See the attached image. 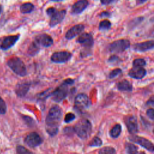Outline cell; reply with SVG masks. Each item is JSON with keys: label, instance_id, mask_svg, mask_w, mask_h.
Instances as JSON below:
<instances>
[{"label": "cell", "instance_id": "cell-1", "mask_svg": "<svg viewBox=\"0 0 154 154\" xmlns=\"http://www.w3.org/2000/svg\"><path fill=\"white\" fill-rule=\"evenodd\" d=\"M62 117L61 108L55 105L52 106L46 118V131L51 136H55L58 132Z\"/></svg>", "mask_w": 154, "mask_h": 154}, {"label": "cell", "instance_id": "cell-2", "mask_svg": "<svg viewBox=\"0 0 154 154\" xmlns=\"http://www.w3.org/2000/svg\"><path fill=\"white\" fill-rule=\"evenodd\" d=\"M74 81L72 79H66L60 86L54 91L50 93L49 96H51L52 100L56 102H60L64 99L68 93V85L73 84Z\"/></svg>", "mask_w": 154, "mask_h": 154}, {"label": "cell", "instance_id": "cell-3", "mask_svg": "<svg viewBox=\"0 0 154 154\" xmlns=\"http://www.w3.org/2000/svg\"><path fill=\"white\" fill-rule=\"evenodd\" d=\"M74 131L81 139L88 138L91 134L92 128L90 122L85 119H81L74 126Z\"/></svg>", "mask_w": 154, "mask_h": 154}, {"label": "cell", "instance_id": "cell-4", "mask_svg": "<svg viewBox=\"0 0 154 154\" xmlns=\"http://www.w3.org/2000/svg\"><path fill=\"white\" fill-rule=\"evenodd\" d=\"M7 65L16 75L20 76H25L27 73L25 64L18 57H13L9 59Z\"/></svg>", "mask_w": 154, "mask_h": 154}, {"label": "cell", "instance_id": "cell-5", "mask_svg": "<svg viewBox=\"0 0 154 154\" xmlns=\"http://www.w3.org/2000/svg\"><path fill=\"white\" fill-rule=\"evenodd\" d=\"M130 46V42L127 39H120L111 43L108 49L111 52L120 53L122 52Z\"/></svg>", "mask_w": 154, "mask_h": 154}, {"label": "cell", "instance_id": "cell-6", "mask_svg": "<svg viewBox=\"0 0 154 154\" xmlns=\"http://www.w3.org/2000/svg\"><path fill=\"white\" fill-rule=\"evenodd\" d=\"M129 140L132 142H134L140 145L141 146H142L143 147L145 148L146 149L151 152H153L154 151V146L153 143L150 141L148 140L145 138L135 135L134 134H133L131 136L129 137Z\"/></svg>", "mask_w": 154, "mask_h": 154}, {"label": "cell", "instance_id": "cell-7", "mask_svg": "<svg viewBox=\"0 0 154 154\" xmlns=\"http://www.w3.org/2000/svg\"><path fill=\"white\" fill-rule=\"evenodd\" d=\"M75 107L79 110L82 111L89 107L90 102L88 97L85 94L80 93L78 94L75 99Z\"/></svg>", "mask_w": 154, "mask_h": 154}, {"label": "cell", "instance_id": "cell-8", "mask_svg": "<svg viewBox=\"0 0 154 154\" xmlns=\"http://www.w3.org/2000/svg\"><path fill=\"white\" fill-rule=\"evenodd\" d=\"M43 142L41 137L37 132H31L25 138V144L31 147H35L40 145Z\"/></svg>", "mask_w": 154, "mask_h": 154}, {"label": "cell", "instance_id": "cell-9", "mask_svg": "<svg viewBox=\"0 0 154 154\" xmlns=\"http://www.w3.org/2000/svg\"><path fill=\"white\" fill-rule=\"evenodd\" d=\"M71 57V53L67 51H60L54 52L51 55V60L55 63H63L69 61Z\"/></svg>", "mask_w": 154, "mask_h": 154}, {"label": "cell", "instance_id": "cell-10", "mask_svg": "<svg viewBox=\"0 0 154 154\" xmlns=\"http://www.w3.org/2000/svg\"><path fill=\"white\" fill-rule=\"evenodd\" d=\"M125 125L129 133L135 134L138 131V124L137 119L134 116H129L125 119Z\"/></svg>", "mask_w": 154, "mask_h": 154}, {"label": "cell", "instance_id": "cell-11", "mask_svg": "<svg viewBox=\"0 0 154 154\" xmlns=\"http://www.w3.org/2000/svg\"><path fill=\"white\" fill-rule=\"evenodd\" d=\"M66 14V11L64 10L60 11H55L50 17L51 20L49 22V25L51 27H54L57 25L61 23L64 19Z\"/></svg>", "mask_w": 154, "mask_h": 154}, {"label": "cell", "instance_id": "cell-12", "mask_svg": "<svg viewBox=\"0 0 154 154\" xmlns=\"http://www.w3.org/2000/svg\"><path fill=\"white\" fill-rule=\"evenodd\" d=\"M35 42L39 46L41 45L44 47H49L54 43L52 38L46 34H41L38 35L35 38Z\"/></svg>", "mask_w": 154, "mask_h": 154}, {"label": "cell", "instance_id": "cell-13", "mask_svg": "<svg viewBox=\"0 0 154 154\" xmlns=\"http://www.w3.org/2000/svg\"><path fill=\"white\" fill-rule=\"evenodd\" d=\"M77 42L82 46L89 48H91L94 43L93 35L90 33H84L81 34L77 39Z\"/></svg>", "mask_w": 154, "mask_h": 154}, {"label": "cell", "instance_id": "cell-14", "mask_svg": "<svg viewBox=\"0 0 154 154\" xmlns=\"http://www.w3.org/2000/svg\"><path fill=\"white\" fill-rule=\"evenodd\" d=\"M146 75V70L143 67H133L129 72L128 75L132 78L140 79Z\"/></svg>", "mask_w": 154, "mask_h": 154}, {"label": "cell", "instance_id": "cell-15", "mask_svg": "<svg viewBox=\"0 0 154 154\" xmlns=\"http://www.w3.org/2000/svg\"><path fill=\"white\" fill-rule=\"evenodd\" d=\"M88 5V1L87 0H79L72 6L71 13L73 14H79L81 13Z\"/></svg>", "mask_w": 154, "mask_h": 154}, {"label": "cell", "instance_id": "cell-16", "mask_svg": "<svg viewBox=\"0 0 154 154\" xmlns=\"http://www.w3.org/2000/svg\"><path fill=\"white\" fill-rule=\"evenodd\" d=\"M19 36V35H10L5 37L1 45V48L3 50L8 49L11 47H12L18 40Z\"/></svg>", "mask_w": 154, "mask_h": 154}, {"label": "cell", "instance_id": "cell-17", "mask_svg": "<svg viewBox=\"0 0 154 154\" xmlns=\"http://www.w3.org/2000/svg\"><path fill=\"white\" fill-rule=\"evenodd\" d=\"M84 29V26L82 24L76 25L72 26L70 29H69L65 35L66 38L70 40L78 35H79L81 32H82Z\"/></svg>", "mask_w": 154, "mask_h": 154}, {"label": "cell", "instance_id": "cell-18", "mask_svg": "<svg viewBox=\"0 0 154 154\" xmlns=\"http://www.w3.org/2000/svg\"><path fill=\"white\" fill-rule=\"evenodd\" d=\"M154 43L153 40L147 41L142 43H138L133 46V48L135 51L144 52L153 48Z\"/></svg>", "mask_w": 154, "mask_h": 154}, {"label": "cell", "instance_id": "cell-19", "mask_svg": "<svg viewBox=\"0 0 154 154\" xmlns=\"http://www.w3.org/2000/svg\"><path fill=\"white\" fill-rule=\"evenodd\" d=\"M30 85V83L28 82H21L17 84L15 88V91L17 96L20 97H24L29 91Z\"/></svg>", "mask_w": 154, "mask_h": 154}, {"label": "cell", "instance_id": "cell-20", "mask_svg": "<svg viewBox=\"0 0 154 154\" xmlns=\"http://www.w3.org/2000/svg\"><path fill=\"white\" fill-rule=\"evenodd\" d=\"M117 87L119 90L122 91H131L132 90L131 83L126 79H123L119 82L117 84Z\"/></svg>", "mask_w": 154, "mask_h": 154}, {"label": "cell", "instance_id": "cell-21", "mask_svg": "<svg viewBox=\"0 0 154 154\" xmlns=\"http://www.w3.org/2000/svg\"><path fill=\"white\" fill-rule=\"evenodd\" d=\"M34 8V6L30 2H26L21 5L20 7V10L21 13L25 14V13H29L32 12Z\"/></svg>", "mask_w": 154, "mask_h": 154}, {"label": "cell", "instance_id": "cell-22", "mask_svg": "<svg viewBox=\"0 0 154 154\" xmlns=\"http://www.w3.org/2000/svg\"><path fill=\"white\" fill-rule=\"evenodd\" d=\"M121 131H122L121 125L120 124H116L111 129V131L109 132L110 136L114 138H117L120 135Z\"/></svg>", "mask_w": 154, "mask_h": 154}, {"label": "cell", "instance_id": "cell-23", "mask_svg": "<svg viewBox=\"0 0 154 154\" xmlns=\"http://www.w3.org/2000/svg\"><path fill=\"white\" fill-rule=\"evenodd\" d=\"M39 49H40L39 45L34 41L31 44V45L29 47L28 54L31 56H34L38 53V52L39 51Z\"/></svg>", "mask_w": 154, "mask_h": 154}, {"label": "cell", "instance_id": "cell-24", "mask_svg": "<svg viewBox=\"0 0 154 154\" xmlns=\"http://www.w3.org/2000/svg\"><path fill=\"white\" fill-rule=\"evenodd\" d=\"M125 149L128 154H137L138 147L134 144L127 143L125 145Z\"/></svg>", "mask_w": 154, "mask_h": 154}, {"label": "cell", "instance_id": "cell-25", "mask_svg": "<svg viewBox=\"0 0 154 154\" xmlns=\"http://www.w3.org/2000/svg\"><path fill=\"white\" fill-rule=\"evenodd\" d=\"M99 154H116V151L112 147H104L99 150Z\"/></svg>", "mask_w": 154, "mask_h": 154}, {"label": "cell", "instance_id": "cell-26", "mask_svg": "<svg viewBox=\"0 0 154 154\" xmlns=\"http://www.w3.org/2000/svg\"><path fill=\"white\" fill-rule=\"evenodd\" d=\"M111 26V22L108 20H103L101 21L99 25V28L100 30L108 29Z\"/></svg>", "mask_w": 154, "mask_h": 154}, {"label": "cell", "instance_id": "cell-27", "mask_svg": "<svg viewBox=\"0 0 154 154\" xmlns=\"http://www.w3.org/2000/svg\"><path fill=\"white\" fill-rule=\"evenodd\" d=\"M102 144V140L97 137H94L88 144V145L91 147H95V146L99 147V146H101Z\"/></svg>", "mask_w": 154, "mask_h": 154}, {"label": "cell", "instance_id": "cell-28", "mask_svg": "<svg viewBox=\"0 0 154 154\" xmlns=\"http://www.w3.org/2000/svg\"><path fill=\"white\" fill-rule=\"evenodd\" d=\"M133 67H143L146 65V61L143 58L135 59L132 63Z\"/></svg>", "mask_w": 154, "mask_h": 154}, {"label": "cell", "instance_id": "cell-29", "mask_svg": "<svg viewBox=\"0 0 154 154\" xmlns=\"http://www.w3.org/2000/svg\"><path fill=\"white\" fill-rule=\"evenodd\" d=\"M17 154H32L27 149L22 146H18L16 147Z\"/></svg>", "mask_w": 154, "mask_h": 154}, {"label": "cell", "instance_id": "cell-30", "mask_svg": "<svg viewBox=\"0 0 154 154\" xmlns=\"http://www.w3.org/2000/svg\"><path fill=\"white\" fill-rule=\"evenodd\" d=\"M7 111V105L5 104V102L2 99V97H0V114H4Z\"/></svg>", "mask_w": 154, "mask_h": 154}, {"label": "cell", "instance_id": "cell-31", "mask_svg": "<svg viewBox=\"0 0 154 154\" xmlns=\"http://www.w3.org/2000/svg\"><path fill=\"white\" fill-rule=\"evenodd\" d=\"M75 119V115L73 113L69 112L64 117V122L66 123H70Z\"/></svg>", "mask_w": 154, "mask_h": 154}, {"label": "cell", "instance_id": "cell-32", "mask_svg": "<svg viewBox=\"0 0 154 154\" xmlns=\"http://www.w3.org/2000/svg\"><path fill=\"white\" fill-rule=\"evenodd\" d=\"M122 73V70L120 69H115L113 70H112L109 73V78L112 79L116 76H117L119 75H120Z\"/></svg>", "mask_w": 154, "mask_h": 154}, {"label": "cell", "instance_id": "cell-33", "mask_svg": "<svg viewBox=\"0 0 154 154\" xmlns=\"http://www.w3.org/2000/svg\"><path fill=\"white\" fill-rule=\"evenodd\" d=\"M146 115L151 120H153L154 119V116H153V108H149L147 110L146 112Z\"/></svg>", "mask_w": 154, "mask_h": 154}, {"label": "cell", "instance_id": "cell-34", "mask_svg": "<svg viewBox=\"0 0 154 154\" xmlns=\"http://www.w3.org/2000/svg\"><path fill=\"white\" fill-rule=\"evenodd\" d=\"M119 61V57L116 55H112V56L110 57L108 59V62L110 63L115 64V63H117Z\"/></svg>", "mask_w": 154, "mask_h": 154}, {"label": "cell", "instance_id": "cell-35", "mask_svg": "<svg viewBox=\"0 0 154 154\" xmlns=\"http://www.w3.org/2000/svg\"><path fill=\"white\" fill-rule=\"evenodd\" d=\"M23 119L26 121V123H28V125L29 126H31V125H32L33 124L34 121H33V120L31 117H27V116H25L23 117Z\"/></svg>", "mask_w": 154, "mask_h": 154}, {"label": "cell", "instance_id": "cell-36", "mask_svg": "<svg viewBox=\"0 0 154 154\" xmlns=\"http://www.w3.org/2000/svg\"><path fill=\"white\" fill-rule=\"evenodd\" d=\"M55 11H56V9H55V8L51 7V8H49L47 9V10H46V13L48 14V15H49V16H51Z\"/></svg>", "mask_w": 154, "mask_h": 154}, {"label": "cell", "instance_id": "cell-37", "mask_svg": "<svg viewBox=\"0 0 154 154\" xmlns=\"http://www.w3.org/2000/svg\"><path fill=\"white\" fill-rule=\"evenodd\" d=\"M113 0H100V2L103 5H108L110 4Z\"/></svg>", "mask_w": 154, "mask_h": 154}, {"label": "cell", "instance_id": "cell-38", "mask_svg": "<svg viewBox=\"0 0 154 154\" xmlns=\"http://www.w3.org/2000/svg\"><path fill=\"white\" fill-rule=\"evenodd\" d=\"M109 13H108V11H103L100 13V16L101 17H109Z\"/></svg>", "mask_w": 154, "mask_h": 154}, {"label": "cell", "instance_id": "cell-39", "mask_svg": "<svg viewBox=\"0 0 154 154\" xmlns=\"http://www.w3.org/2000/svg\"><path fill=\"white\" fill-rule=\"evenodd\" d=\"M147 0H137V2L138 3V4H143V3H144V2H146Z\"/></svg>", "mask_w": 154, "mask_h": 154}, {"label": "cell", "instance_id": "cell-40", "mask_svg": "<svg viewBox=\"0 0 154 154\" xmlns=\"http://www.w3.org/2000/svg\"><path fill=\"white\" fill-rule=\"evenodd\" d=\"M52 1H55V2H57V1H63V0H51Z\"/></svg>", "mask_w": 154, "mask_h": 154}, {"label": "cell", "instance_id": "cell-41", "mask_svg": "<svg viewBox=\"0 0 154 154\" xmlns=\"http://www.w3.org/2000/svg\"><path fill=\"white\" fill-rule=\"evenodd\" d=\"M137 154H146V153H145L143 152H140V153H137Z\"/></svg>", "mask_w": 154, "mask_h": 154}, {"label": "cell", "instance_id": "cell-42", "mask_svg": "<svg viewBox=\"0 0 154 154\" xmlns=\"http://www.w3.org/2000/svg\"><path fill=\"white\" fill-rule=\"evenodd\" d=\"M1 11H2V6L0 5V14H1Z\"/></svg>", "mask_w": 154, "mask_h": 154}]
</instances>
